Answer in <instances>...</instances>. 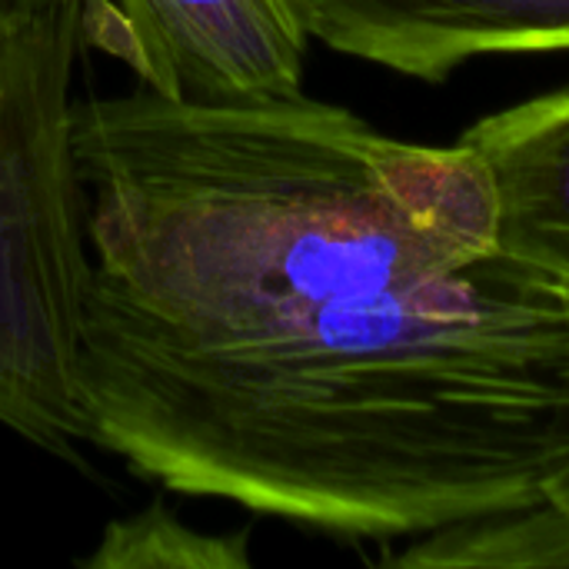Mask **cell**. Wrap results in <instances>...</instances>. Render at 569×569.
Here are the masks:
<instances>
[{
  "mask_svg": "<svg viewBox=\"0 0 569 569\" xmlns=\"http://www.w3.org/2000/svg\"><path fill=\"white\" fill-rule=\"evenodd\" d=\"M383 563L407 569H569V510L540 497L420 533L403 553Z\"/></svg>",
  "mask_w": 569,
  "mask_h": 569,
  "instance_id": "obj_6",
  "label": "cell"
},
{
  "mask_svg": "<svg viewBox=\"0 0 569 569\" xmlns=\"http://www.w3.org/2000/svg\"><path fill=\"white\" fill-rule=\"evenodd\" d=\"M310 40L443 83L487 53L569 50V0H293Z\"/></svg>",
  "mask_w": 569,
  "mask_h": 569,
  "instance_id": "obj_4",
  "label": "cell"
},
{
  "mask_svg": "<svg viewBox=\"0 0 569 569\" xmlns=\"http://www.w3.org/2000/svg\"><path fill=\"white\" fill-rule=\"evenodd\" d=\"M83 43L160 100L243 107L303 93L310 33L293 0H83Z\"/></svg>",
  "mask_w": 569,
  "mask_h": 569,
  "instance_id": "obj_3",
  "label": "cell"
},
{
  "mask_svg": "<svg viewBox=\"0 0 569 569\" xmlns=\"http://www.w3.org/2000/svg\"><path fill=\"white\" fill-rule=\"evenodd\" d=\"M480 160L503 250L569 287V83L460 133Z\"/></svg>",
  "mask_w": 569,
  "mask_h": 569,
  "instance_id": "obj_5",
  "label": "cell"
},
{
  "mask_svg": "<svg viewBox=\"0 0 569 569\" xmlns=\"http://www.w3.org/2000/svg\"><path fill=\"white\" fill-rule=\"evenodd\" d=\"M83 0H57L0 40V427L77 460L80 330L90 283L73 157Z\"/></svg>",
  "mask_w": 569,
  "mask_h": 569,
  "instance_id": "obj_2",
  "label": "cell"
},
{
  "mask_svg": "<svg viewBox=\"0 0 569 569\" xmlns=\"http://www.w3.org/2000/svg\"><path fill=\"white\" fill-rule=\"evenodd\" d=\"M53 3L57 0H0V40L17 33L23 23H30L33 17H40Z\"/></svg>",
  "mask_w": 569,
  "mask_h": 569,
  "instance_id": "obj_8",
  "label": "cell"
},
{
  "mask_svg": "<svg viewBox=\"0 0 569 569\" xmlns=\"http://www.w3.org/2000/svg\"><path fill=\"white\" fill-rule=\"evenodd\" d=\"M90 569H237L250 567L247 537H207L153 503L127 520H113L83 560Z\"/></svg>",
  "mask_w": 569,
  "mask_h": 569,
  "instance_id": "obj_7",
  "label": "cell"
},
{
  "mask_svg": "<svg viewBox=\"0 0 569 569\" xmlns=\"http://www.w3.org/2000/svg\"><path fill=\"white\" fill-rule=\"evenodd\" d=\"M543 497H550L553 503H560L563 510H569V463H563V467L553 473V480L547 483Z\"/></svg>",
  "mask_w": 569,
  "mask_h": 569,
  "instance_id": "obj_9",
  "label": "cell"
},
{
  "mask_svg": "<svg viewBox=\"0 0 569 569\" xmlns=\"http://www.w3.org/2000/svg\"><path fill=\"white\" fill-rule=\"evenodd\" d=\"M90 447L343 540L543 497L569 463V287L503 250L470 147L307 93L73 100Z\"/></svg>",
  "mask_w": 569,
  "mask_h": 569,
  "instance_id": "obj_1",
  "label": "cell"
}]
</instances>
